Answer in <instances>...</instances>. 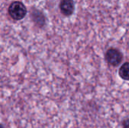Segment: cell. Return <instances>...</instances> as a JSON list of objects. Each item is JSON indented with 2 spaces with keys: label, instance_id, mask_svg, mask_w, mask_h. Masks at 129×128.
<instances>
[{
  "label": "cell",
  "instance_id": "1",
  "mask_svg": "<svg viewBox=\"0 0 129 128\" xmlns=\"http://www.w3.org/2000/svg\"><path fill=\"white\" fill-rule=\"evenodd\" d=\"M8 13L13 20H20L26 15L27 9L22 2L14 1L10 4L8 9Z\"/></svg>",
  "mask_w": 129,
  "mask_h": 128
},
{
  "label": "cell",
  "instance_id": "2",
  "mask_svg": "<svg viewBox=\"0 0 129 128\" xmlns=\"http://www.w3.org/2000/svg\"><path fill=\"white\" fill-rule=\"evenodd\" d=\"M105 57H106L107 63L114 66H119L121 63L122 58H123L122 53L119 50L116 48H113L107 50Z\"/></svg>",
  "mask_w": 129,
  "mask_h": 128
},
{
  "label": "cell",
  "instance_id": "3",
  "mask_svg": "<svg viewBox=\"0 0 129 128\" xmlns=\"http://www.w3.org/2000/svg\"><path fill=\"white\" fill-rule=\"evenodd\" d=\"M59 8L63 15L66 17L71 16L75 10V4L73 0H60Z\"/></svg>",
  "mask_w": 129,
  "mask_h": 128
},
{
  "label": "cell",
  "instance_id": "4",
  "mask_svg": "<svg viewBox=\"0 0 129 128\" xmlns=\"http://www.w3.org/2000/svg\"><path fill=\"white\" fill-rule=\"evenodd\" d=\"M32 19L33 22L39 26L42 27L45 24V17L39 9H33L32 11Z\"/></svg>",
  "mask_w": 129,
  "mask_h": 128
},
{
  "label": "cell",
  "instance_id": "5",
  "mask_svg": "<svg viewBox=\"0 0 129 128\" xmlns=\"http://www.w3.org/2000/svg\"><path fill=\"white\" fill-rule=\"evenodd\" d=\"M119 76L126 81H129V62L125 63L119 70Z\"/></svg>",
  "mask_w": 129,
  "mask_h": 128
},
{
  "label": "cell",
  "instance_id": "6",
  "mask_svg": "<svg viewBox=\"0 0 129 128\" xmlns=\"http://www.w3.org/2000/svg\"><path fill=\"white\" fill-rule=\"evenodd\" d=\"M123 128H129V119L125 120L123 122Z\"/></svg>",
  "mask_w": 129,
  "mask_h": 128
}]
</instances>
